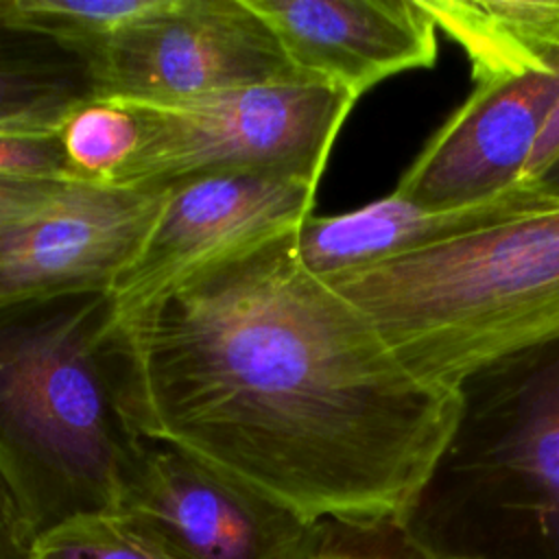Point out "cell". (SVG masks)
I'll return each instance as SVG.
<instances>
[{"mask_svg":"<svg viewBox=\"0 0 559 559\" xmlns=\"http://www.w3.org/2000/svg\"><path fill=\"white\" fill-rule=\"evenodd\" d=\"M295 229L114 314L124 415L310 522L406 531L459 419L378 325L306 271Z\"/></svg>","mask_w":559,"mask_h":559,"instance_id":"6da1fadb","label":"cell"},{"mask_svg":"<svg viewBox=\"0 0 559 559\" xmlns=\"http://www.w3.org/2000/svg\"><path fill=\"white\" fill-rule=\"evenodd\" d=\"M109 293L0 310V478L31 537L114 513L144 439L120 395Z\"/></svg>","mask_w":559,"mask_h":559,"instance_id":"7a4b0ae2","label":"cell"},{"mask_svg":"<svg viewBox=\"0 0 559 559\" xmlns=\"http://www.w3.org/2000/svg\"><path fill=\"white\" fill-rule=\"evenodd\" d=\"M325 282L417 376L459 386L493 358L559 338V201Z\"/></svg>","mask_w":559,"mask_h":559,"instance_id":"3957f363","label":"cell"},{"mask_svg":"<svg viewBox=\"0 0 559 559\" xmlns=\"http://www.w3.org/2000/svg\"><path fill=\"white\" fill-rule=\"evenodd\" d=\"M356 100L310 76L175 103L122 100L140 140L109 186L164 190L216 173H271L317 186Z\"/></svg>","mask_w":559,"mask_h":559,"instance_id":"277c9868","label":"cell"},{"mask_svg":"<svg viewBox=\"0 0 559 559\" xmlns=\"http://www.w3.org/2000/svg\"><path fill=\"white\" fill-rule=\"evenodd\" d=\"M428 487H459L559 537V338L472 371Z\"/></svg>","mask_w":559,"mask_h":559,"instance_id":"5b68a950","label":"cell"},{"mask_svg":"<svg viewBox=\"0 0 559 559\" xmlns=\"http://www.w3.org/2000/svg\"><path fill=\"white\" fill-rule=\"evenodd\" d=\"M96 98L175 103L301 79L247 0H155L90 61Z\"/></svg>","mask_w":559,"mask_h":559,"instance_id":"8992f818","label":"cell"},{"mask_svg":"<svg viewBox=\"0 0 559 559\" xmlns=\"http://www.w3.org/2000/svg\"><path fill=\"white\" fill-rule=\"evenodd\" d=\"M111 515L162 559H312L328 528L151 439Z\"/></svg>","mask_w":559,"mask_h":559,"instance_id":"52a82bcc","label":"cell"},{"mask_svg":"<svg viewBox=\"0 0 559 559\" xmlns=\"http://www.w3.org/2000/svg\"><path fill=\"white\" fill-rule=\"evenodd\" d=\"M164 190L142 247L109 288L114 314L207 260L299 227L312 214L317 186L271 173H216Z\"/></svg>","mask_w":559,"mask_h":559,"instance_id":"ba28073f","label":"cell"},{"mask_svg":"<svg viewBox=\"0 0 559 559\" xmlns=\"http://www.w3.org/2000/svg\"><path fill=\"white\" fill-rule=\"evenodd\" d=\"M166 190L70 183L0 231V310L68 293H109L142 247Z\"/></svg>","mask_w":559,"mask_h":559,"instance_id":"9c48e42d","label":"cell"},{"mask_svg":"<svg viewBox=\"0 0 559 559\" xmlns=\"http://www.w3.org/2000/svg\"><path fill=\"white\" fill-rule=\"evenodd\" d=\"M557 98L559 72L474 83L393 190L430 210H456L515 188Z\"/></svg>","mask_w":559,"mask_h":559,"instance_id":"30bf717a","label":"cell"},{"mask_svg":"<svg viewBox=\"0 0 559 559\" xmlns=\"http://www.w3.org/2000/svg\"><path fill=\"white\" fill-rule=\"evenodd\" d=\"M293 68L360 98L380 81L430 68L437 26L421 0H247Z\"/></svg>","mask_w":559,"mask_h":559,"instance_id":"8fae6325","label":"cell"},{"mask_svg":"<svg viewBox=\"0 0 559 559\" xmlns=\"http://www.w3.org/2000/svg\"><path fill=\"white\" fill-rule=\"evenodd\" d=\"M555 201L559 199L548 197L537 186L518 183L476 205L430 210L393 190L384 199L338 216H306L295 231V251L306 271L330 280L500 225Z\"/></svg>","mask_w":559,"mask_h":559,"instance_id":"7c38bea8","label":"cell"},{"mask_svg":"<svg viewBox=\"0 0 559 559\" xmlns=\"http://www.w3.org/2000/svg\"><path fill=\"white\" fill-rule=\"evenodd\" d=\"M465 52L472 81L559 72V0H421Z\"/></svg>","mask_w":559,"mask_h":559,"instance_id":"4fadbf2b","label":"cell"},{"mask_svg":"<svg viewBox=\"0 0 559 559\" xmlns=\"http://www.w3.org/2000/svg\"><path fill=\"white\" fill-rule=\"evenodd\" d=\"M92 98L85 57L0 17V131L57 133Z\"/></svg>","mask_w":559,"mask_h":559,"instance_id":"5bb4252c","label":"cell"},{"mask_svg":"<svg viewBox=\"0 0 559 559\" xmlns=\"http://www.w3.org/2000/svg\"><path fill=\"white\" fill-rule=\"evenodd\" d=\"M155 0H0V17L35 31L57 44L92 57L127 22L140 17Z\"/></svg>","mask_w":559,"mask_h":559,"instance_id":"9a60e30c","label":"cell"},{"mask_svg":"<svg viewBox=\"0 0 559 559\" xmlns=\"http://www.w3.org/2000/svg\"><path fill=\"white\" fill-rule=\"evenodd\" d=\"M59 138L76 183L109 186L138 148L140 129L127 103L92 98L63 120Z\"/></svg>","mask_w":559,"mask_h":559,"instance_id":"2e32d148","label":"cell"},{"mask_svg":"<svg viewBox=\"0 0 559 559\" xmlns=\"http://www.w3.org/2000/svg\"><path fill=\"white\" fill-rule=\"evenodd\" d=\"M24 559H162L116 515H83L68 520L28 546Z\"/></svg>","mask_w":559,"mask_h":559,"instance_id":"e0dca14e","label":"cell"},{"mask_svg":"<svg viewBox=\"0 0 559 559\" xmlns=\"http://www.w3.org/2000/svg\"><path fill=\"white\" fill-rule=\"evenodd\" d=\"M0 177L74 181L57 133L0 131Z\"/></svg>","mask_w":559,"mask_h":559,"instance_id":"ac0fdd59","label":"cell"},{"mask_svg":"<svg viewBox=\"0 0 559 559\" xmlns=\"http://www.w3.org/2000/svg\"><path fill=\"white\" fill-rule=\"evenodd\" d=\"M74 181L0 177V231L52 205Z\"/></svg>","mask_w":559,"mask_h":559,"instance_id":"d6986e66","label":"cell"},{"mask_svg":"<svg viewBox=\"0 0 559 559\" xmlns=\"http://www.w3.org/2000/svg\"><path fill=\"white\" fill-rule=\"evenodd\" d=\"M31 537L9 487L0 478V559H24Z\"/></svg>","mask_w":559,"mask_h":559,"instance_id":"ffe728a7","label":"cell"},{"mask_svg":"<svg viewBox=\"0 0 559 559\" xmlns=\"http://www.w3.org/2000/svg\"><path fill=\"white\" fill-rule=\"evenodd\" d=\"M557 157H559V98L537 138V144L526 166V173L522 177V183H533Z\"/></svg>","mask_w":559,"mask_h":559,"instance_id":"44dd1931","label":"cell"},{"mask_svg":"<svg viewBox=\"0 0 559 559\" xmlns=\"http://www.w3.org/2000/svg\"><path fill=\"white\" fill-rule=\"evenodd\" d=\"M312 559H459V557H437V555H406V557H395V555H382V552H367V550H354L334 544L332 535V524L325 528V539L321 548L312 555Z\"/></svg>","mask_w":559,"mask_h":559,"instance_id":"7402d4cb","label":"cell"},{"mask_svg":"<svg viewBox=\"0 0 559 559\" xmlns=\"http://www.w3.org/2000/svg\"><path fill=\"white\" fill-rule=\"evenodd\" d=\"M537 186L542 192H546L552 199H559V157L531 183Z\"/></svg>","mask_w":559,"mask_h":559,"instance_id":"603a6c76","label":"cell"}]
</instances>
